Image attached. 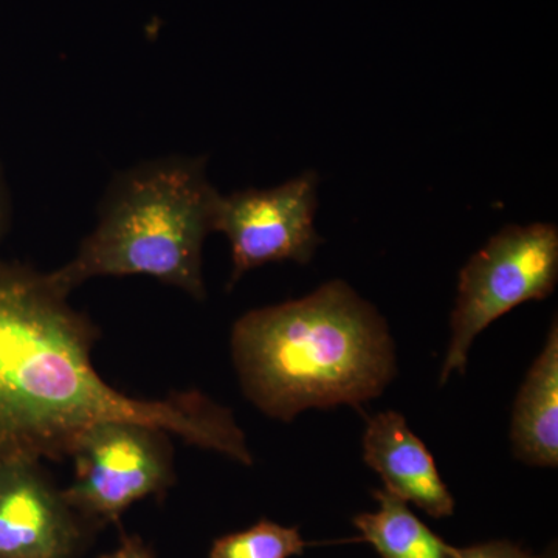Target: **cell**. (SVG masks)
Returning <instances> with one entry per match:
<instances>
[{
	"label": "cell",
	"instance_id": "52a82bcc",
	"mask_svg": "<svg viewBox=\"0 0 558 558\" xmlns=\"http://www.w3.org/2000/svg\"><path fill=\"white\" fill-rule=\"evenodd\" d=\"M39 462L0 461V558H70L81 532Z\"/></svg>",
	"mask_w": 558,
	"mask_h": 558
},
{
	"label": "cell",
	"instance_id": "3957f363",
	"mask_svg": "<svg viewBox=\"0 0 558 558\" xmlns=\"http://www.w3.org/2000/svg\"><path fill=\"white\" fill-rule=\"evenodd\" d=\"M219 196L205 157L134 165L110 180L97 226L51 278L70 293L92 278L145 275L204 300L202 252Z\"/></svg>",
	"mask_w": 558,
	"mask_h": 558
},
{
	"label": "cell",
	"instance_id": "277c9868",
	"mask_svg": "<svg viewBox=\"0 0 558 558\" xmlns=\"http://www.w3.org/2000/svg\"><path fill=\"white\" fill-rule=\"evenodd\" d=\"M557 278L558 230L553 223L509 226L490 238L459 275L439 384L465 373L473 340L487 326L520 304L548 299Z\"/></svg>",
	"mask_w": 558,
	"mask_h": 558
},
{
	"label": "cell",
	"instance_id": "6da1fadb",
	"mask_svg": "<svg viewBox=\"0 0 558 558\" xmlns=\"http://www.w3.org/2000/svg\"><path fill=\"white\" fill-rule=\"evenodd\" d=\"M50 274L0 260V461L70 457L92 425L130 421L253 462L233 413L197 391L134 399L92 363L94 325Z\"/></svg>",
	"mask_w": 558,
	"mask_h": 558
},
{
	"label": "cell",
	"instance_id": "9a60e30c",
	"mask_svg": "<svg viewBox=\"0 0 558 558\" xmlns=\"http://www.w3.org/2000/svg\"><path fill=\"white\" fill-rule=\"evenodd\" d=\"M538 558H558L557 557V548L556 545L550 546V548L546 549V553L543 554L542 557Z\"/></svg>",
	"mask_w": 558,
	"mask_h": 558
},
{
	"label": "cell",
	"instance_id": "30bf717a",
	"mask_svg": "<svg viewBox=\"0 0 558 558\" xmlns=\"http://www.w3.org/2000/svg\"><path fill=\"white\" fill-rule=\"evenodd\" d=\"M376 512L354 519L363 542L381 558H459V550L444 542L411 512L409 502L385 490L374 492Z\"/></svg>",
	"mask_w": 558,
	"mask_h": 558
},
{
	"label": "cell",
	"instance_id": "7c38bea8",
	"mask_svg": "<svg viewBox=\"0 0 558 558\" xmlns=\"http://www.w3.org/2000/svg\"><path fill=\"white\" fill-rule=\"evenodd\" d=\"M459 558H538L515 543L497 539V542L481 543V545L458 548Z\"/></svg>",
	"mask_w": 558,
	"mask_h": 558
},
{
	"label": "cell",
	"instance_id": "5bb4252c",
	"mask_svg": "<svg viewBox=\"0 0 558 558\" xmlns=\"http://www.w3.org/2000/svg\"><path fill=\"white\" fill-rule=\"evenodd\" d=\"M101 558H153L149 550L137 538L124 539L123 545Z\"/></svg>",
	"mask_w": 558,
	"mask_h": 558
},
{
	"label": "cell",
	"instance_id": "ba28073f",
	"mask_svg": "<svg viewBox=\"0 0 558 558\" xmlns=\"http://www.w3.org/2000/svg\"><path fill=\"white\" fill-rule=\"evenodd\" d=\"M363 459L376 470L389 494L413 502L433 519L453 515L454 498L440 478L435 459L398 411H384L369 418Z\"/></svg>",
	"mask_w": 558,
	"mask_h": 558
},
{
	"label": "cell",
	"instance_id": "5b68a950",
	"mask_svg": "<svg viewBox=\"0 0 558 558\" xmlns=\"http://www.w3.org/2000/svg\"><path fill=\"white\" fill-rule=\"evenodd\" d=\"M168 433L130 421L92 425L70 451L75 478L62 497L98 520H117L130 506L172 483Z\"/></svg>",
	"mask_w": 558,
	"mask_h": 558
},
{
	"label": "cell",
	"instance_id": "8992f818",
	"mask_svg": "<svg viewBox=\"0 0 558 558\" xmlns=\"http://www.w3.org/2000/svg\"><path fill=\"white\" fill-rule=\"evenodd\" d=\"M317 189L318 175L310 171L275 189L220 194L213 233L226 234L231 245L230 288L266 264L310 263L323 242L314 227Z\"/></svg>",
	"mask_w": 558,
	"mask_h": 558
},
{
	"label": "cell",
	"instance_id": "8fae6325",
	"mask_svg": "<svg viewBox=\"0 0 558 558\" xmlns=\"http://www.w3.org/2000/svg\"><path fill=\"white\" fill-rule=\"evenodd\" d=\"M306 546L299 527L263 520L245 531L216 539L209 558H292L304 554Z\"/></svg>",
	"mask_w": 558,
	"mask_h": 558
},
{
	"label": "cell",
	"instance_id": "7a4b0ae2",
	"mask_svg": "<svg viewBox=\"0 0 558 558\" xmlns=\"http://www.w3.org/2000/svg\"><path fill=\"white\" fill-rule=\"evenodd\" d=\"M231 355L250 402L282 422L311 409L363 405L396 376L387 322L343 281L250 311L231 332Z\"/></svg>",
	"mask_w": 558,
	"mask_h": 558
},
{
	"label": "cell",
	"instance_id": "4fadbf2b",
	"mask_svg": "<svg viewBox=\"0 0 558 558\" xmlns=\"http://www.w3.org/2000/svg\"><path fill=\"white\" fill-rule=\"evenodd\" d=\"M11 219V196L9 183H7L5 174L0 167V242L9 230Z\"/></svg>",
	"mask_w": 558,
	"mask_h": 558
},
{
	"label": "cell",
	"instance_id": "9c48e42d",
	"mask_svg": "<svg viewBox=\"0 0 558 558\" xmlns=\"http://www.w3.org/2000/svg\"><path fill=\"white\" fill-rule=\"evenodd\" d=\"M513 453L535 468L558 464V326L550 325L542 354L529 369L513 405Z\"/></svg>",
	"mask_w": 558,
	"mask_h": 558
}]
</instances>
